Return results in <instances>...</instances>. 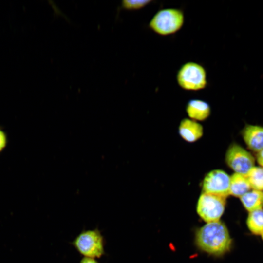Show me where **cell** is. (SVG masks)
<instances>
[{"label":"cell","instance_id":"ba28073f","mask_svg":"<svg viewBox=\"0 0 263 263\" xmlns=\"http://www.w3.org/2000/svg\"><path fill=\"white\" fill-rule=\"evenodd\" d=\"M241 135L252 151L257 153L263 149V126L246 124L242 129Z\"/></svg>","mask_w":263,"mask_h":263},{"label":"cell","instance_id":"5b68a950","mask_svg":"<svg viewBox=\"0 0 263 263\" xmlns=\"http://www.w3.org/2000/svg\"><path fill=\"white\" fill-rule=\"evenodd\" d=\"M253 155L239 144L233 143L227 148L225 161L235 173L246 176L255 166Z\"/></svg>","mask_w":263,"mask_h":263},{"label":"cell","instance_id":"52a82bcc","mask_svg":"<svg viewBox=\"0 0 263 263\" xmlns=\"http://www.w3.org/2000/svg\"><path fill=\"white\" fill-rule=\"evenodd\" d=\"M230 176L221 169L209 172L203 183V192L226 198L229 195Z\"/></svg>","mask_w":263,"mask_h":263},{"label":"cell","instance_id":"9c48e42d","mask_svg":"<svg viewBox=\"0 0 263 263\" xmlns=\"http://www.w3.org/2000/svg\"><path fill=\"white\" fill-rule=\"evenodd\" d=\"M179 133L186 141L193 143L203 135V128L197 121L191 119H183L179 126Z\"/></svg>","mask_w":263,"mask_h":263},{"label":"cell","instance_id":"8fae6325","mask_svg":"<svg viewBox=\"0 0 263 263\" xmlns=\"http://www.w3.org/2000/svg\"><path fill=\"white\" fill-rule=\"evenodd\" d=\"M251 189L246 176L235 173L230 176L229 195L240 198Z\"/></svg>","mask_w":263,"mask_h":263},{"label":"cell","instance_id":"8992f818","mask_svg":"<svg viewBox=\"0 0 263 263\" xmlns=\"http://www.w3.org/2000/svg\"><path fill=\"white\" fill-rule=\"evenodd\" d=\"M226 198L203 192L197 204L196 210L198 215L207 223L219 221L225 211Z\"/></svg>","mask_w":263,"mask_h":263},{"label":"cell","instance_id":"5bb4252c","mask_svg":"<svg viewBox=\"0 0 263 263\" xmlns=\"http://www.w3.org/2000/svg\"><path fill=\"white\" fill-rule=\"evenodd\" d=\"M246 177L252 189L263 190V168L254 166L249 171Z\"/></svg>","mask_w":263,"mask_h":263},{"label":"cell","instance_id":"6da1fadb","mask_svg":"<svg viewBox=\"0 0 263 263\" xmlns=\"http://www.w3.org/2000/svg\"><path fill=\"white\" fill-rule=\"evenodd\" d=\"M195 243L202 251L220 256L230 250L232 239L225 225L218 221L200 227L196 233Z\"/></svg>","mask_w":263,"mask_h":263},{"label":"cell","instance_id":"ac0fdd59","mask_svg":"<svg viewBox=\"0 0 263 263\" xmlns=\"http://www.w3.org/2000/svg\"><path fill=\"white\" fill-rule=\"evenodd\" d=\"M80 263H100L95 259L84 257L80 261Z\"/></svg>","mask_w":263,"mask_h":263},{"label":"cell","instance_id":"277c9868","mask_svg":"<svg viewBox=\"0 0 263 263\" xmlns=\"http://www.w3.org/2000/svg\"><path fill=\"white\" fill-rule=\"evenodd\" d=\"M176 80L179 86L184 90H202L207 85L206 71L202 65L198 63L186 62L178 71Z\"/></svg>","mask_w":263,"mask_h":263},{"label":"cell","instance_id":"9a60e30c","mask_svg":"<svg viewBox=\"0 0 263 263\" xmlns=\"http://www.w3.org/2000/svg\"><path fill=\"white\" fill-rule=\"evenodd\" d=\"M151 2V0H124L121 2V7L127 10H138Z\"/></svg>","mask_w":263,"mask_h":263},{"label":"cell","instance_id":"7c38bea8","mask_svg":"<svg viewBox=\"0 0 263 263\" xmlns=\"http://www.w3.org/2000/svg\"><path fill=\"white\" fill-rule=\"evenodd\" d=\"M239 198L248 212L263 208V193L262 191L251 189Z\"/></svg>","mask_w":263,"mask_h":263},{"label":"cell","instance_id":"d6986e66","mask_svg":"<svg viewBox=\"0 0 263 263\" xmlns=\"http://www.w3.org/2000/svg\"><path fill=\"white\" fill-rule=\"evenodd\" d=\"M260 236H261V238H262V240L263 241V233Z\"/></svg>","mask_w":263,"mask_h":263},{"label":"cell","instance_id":"7a4b0ae2","mask_svg":"<svg viewBox=\"0 0 263 263\" xmlns=\"http://www.w3.org/2000/svg\"><path fill=\"white\" fill-rule=\"evenodd\" d=\"M184 15L182 10L169 8L159 10L150 20L149 27L161 36L173 34L178 31L184 23Z\"/></svg>","mask_w":263,"mask_h":263},{"label":"cell","instance_id":"ffe728a7","mask_svg":"<svg viewBox=\"0 0 263 263\" xmlns=\"http://www.w3.org/2000/svg\"><path fill=\"white\" fill-rule=\"evenodd\" d=\"M262 192H263V190L262 191Z\"/></svg>","mask_w":263,"mask_h":263},{"label":"cell","instance_id":"4fadbf2b","mask_svg":"<svg viewBox=\"0 0 263 263\" xmlns=\"http://www.w3.org/2000/svg\"><path fill=\"white\" fill-rule=\"evenodd\" d=\"M246 224L251 233L261 235L263 233V208L248 212Z\"/></svg>","mask_w":263,"mask_h":263},{"label":"cell","instance_id":"30bf717a","mask_svg":"<svg viewBox=\"0 0 263 263\" xmlns=\"http://www.w3.org/2000/svg\"><path fill=\"white\" fill-rule=\"evenodd\" d=\"M186 109L188 116L196 121L205 120L211 113L209 104L200 99L190 100L187 104Z\"/></svg>","mask_w":263,"mask_h":263},{"label":"cell","instance_id":"e0dca14e","mask_svg":"<svg viewBox=\"0 0 263 263\" xmlns=\"http://www.w3.org/2000/svg\"><path fill=\"white\" fill-rule=\"evenodd\" d=\"M256 158L259 165L263 168V149L256 153Z\"/></svg>","mask_w":263,"mask_h":263},{"label":"cell","instance_id":"3957f363","mask_svg":"<svg viewBox=\"0 0 263 263\" xmlns=\"http://www.w3.org/2000/svg\"><path fill=\"white\" fill-rule=\"evenodd\" d=\"M104 239L100 230H83L71 243L81 255L85 257L100 258L105 254Z\"/></svg>","mask_w":263,"mask_h":263},{"label":"cell","instance_id":"2e32d148","mask_svg":"<svg viewBox=\"0 0 263 263\" xmlns=\"http://www.w3.org/2000/svg\"><path fill=\"white\" fill-rule=\"evenodd\" d=\"M8 144V137L6 132L0 126V154L6 149Z\"/></svg>","mask_w":263,"mask_h":263}]
</instances>
